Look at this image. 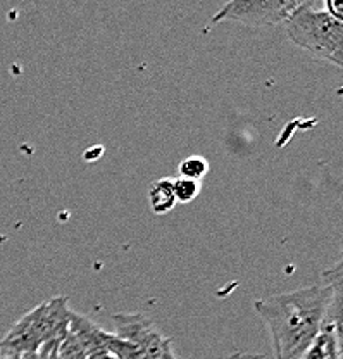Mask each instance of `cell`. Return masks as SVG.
Segmentation results:
<instances>
[{"label":"cell","mask_w":343,"mask_h":359,"mask_svg":"<svg viewBox=\"0 0 343 359\" xmlns=\"http://www.w3.org/2000/svg\"><path fill=\"white\" fill-rule=\"evenodd\" d=\"M342 263L323 273V283L270 295L253 309L270 330L274 359H300L316 342L330 311L335 290L342 287Z\"/></svg>","instance_id":"1"},{"label":"cell","mask_w":343,"mask_h":359,"mask_svg":"<svg viewBox=\"0 0 343 359\" xmlns=\"http://www.w3.org/2000/svg\"><path fill=\"white\" fill-rule=\"evenodd\" d=\"M69 301L64 295L40 302L0 339V356L29 359L46 344L64 340L69 330Z\"/></svg>","instance_id":"2"},{"label":"cell","mask_w":343,"mask_h":359,"mask_svg":"<svg viewBox=\"0 0 343 359\" xmlns=\"http://www.w3.org/2000/svg\"><path fill=\"white\" fill-rule=\"evenodd\" d=\"M286 35L297 47L304 48L316 59L343 66V22L335 20L324 9H318L312 0L302 6L285 22Z\"/></svg>","instance_id":"3"},{"label":"cell","mask_w":343,"mask_h":359,"mask_svg":"<svg viewBox=\"0 0 343 359\" xmlns=\"http://www.w3.org/2000/svg\"><path fill=\"white\" fill-rule=\"evenodd\" d=\"M304 0H233L212 16V25L225 21L241 22L248 28L285 25Z\"/></svg>","instance_id":"4"},{"label":"cell","mask_w":343,"mask_h":359,"mask_svg":"<svg viewBox=\"0 0 343 359\" xmlns=\"http://www.w3.org/2000/svg\"><path fill=\"white\" fill-rule=\"evenodd\" d=\"M115 337L135 344L147 359H178L174 356L171 339L160 334L154 321L141 313L113 314Z\"/></svg>","instance_id":"5"},{"label":"cell","mask_w":343,"mask_h":359,"mask_svg":"<svg viewBox=\"0 0 343 359\" xmlns=\"http://www.w3.org/2000/svg\"><path fill=\"white\" fill-rule=\"evenodd\" d=\"M148 204L155 215H166L176 205V197L173 190V178H160L148 189Z\"/></svg>","instance_id":"6"},{"label":"cell","mask_w":343,"mask_h":359,"mask_svg":"<svg viewBox=\"0 0 343 359\" xmlns=\"http://www.w3.org/2000/svg\"><path fill=\"white\" fill-rule=\"evenodd\" d=\"M180 178H188L200 182L209 171V163L202 156H190L180 163Z\"/></svg>","instance_id":"7"},{"label":"cell","mask_w":343,"mask_h":359,"mask_svg":"<svg viewBox=\"0 0 343 359\" xmlns=\"http://www.w3.org/2000/svg\"><path fill=\"white\" fill-rule=\"evenodd\" d=\"M173 190L176 202L188 204V202L195 201L200 194V182H193L188 178H173Z\"/></svg>","instance_id":"8"},{"label":"cell","mask_w":343,"mask_h":359,"mask_svg":"<svg viewBox=\"0 0 343 359\" xmlns=\"http://www.w3.org/2000/svg\"><path fill=\"white\" fill-rule=\"evenodd\" d=\"M324 11L335 20L343 22V0H326L324 2Z\"/></svg>","instance_id":"9"},{"label":"cell","mask_w":343,"mask_h":359,"mask_svg":"<svg viewBox=\"0 0 343 359\" xmlns=\"http://www.w3.org/2000/svg\"><path fill=\"white\" fill-rule=\"evenodd\" d=\"M226 359H267L262 354H252V353H234Z\"/></svg>","instance_id":"10"},{"label":"cell","mask_w":343,"mask_h":359,"mask_svg":"<svg viewBox=\"0 0 343 359\" xmlns=\"http://www.w3.org/2000/svg\"><path fill=\"white\" fill-rule=\"evenodd\" d=\"M0 359H26V358H20V356H0Z\"/></svg>","instance_id":"11"},{"label":"cell","mask_w":343,"mask_h":359,"mask_svg":"<svg viewBox=\"0 0 343 359\" xmlns=\"http://www.w3.org/2000/svg\"><path fill=\"white\" fill-rule=\"evenodd\" d=\"M111 359H114V358H113V356H111Z\"/></svg>","instance_id":"12"}]
</instances>
